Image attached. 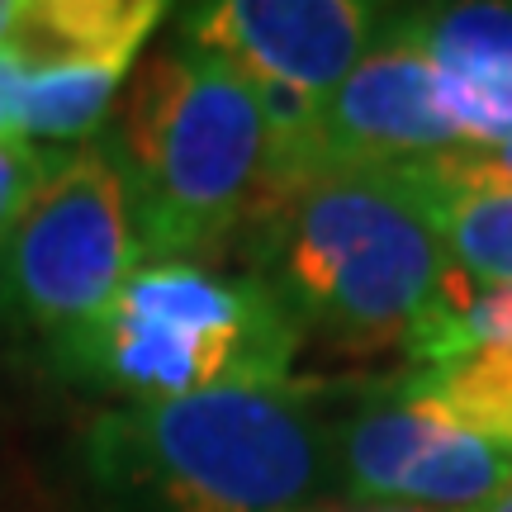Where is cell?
<instances>
[{
	"instance_id": "cell-1",
	"label": "cell",
	"mask_w": 512,
	"mask_h": 512,
	"mask_svg": "<svg viewBox=\"0 0 512 512\" xmlns=\"http://www.w3.org/2000/svg\"><path fill=\"white\" fill-rule=\"evenodd\" d=\"M233 261L304 342L337 356L408 351L460 275L394 166H313L285 181Z\"/></svg>"
},
{
	"instance_id": "cell-2",
	"label": "cell",
	"mask_w": 512,
	"mask_h": 512,
	"mask_svg": "<svg viewBox=\"0 0 512 512\" xmlns=\"http://www.w3.org/2000/svg\"><path fill=\"white\" fill-rule=\"evenodd\" d=\"M318 384L114 403L72 441V512H299L332 489Z\"/></svg>"
},
{
	"instance_id": "cell-3",
	"label": "cell",
	"mask_w": 512,
	"mask_h": 512,
	"mask_svg": "<svg viewBox=\"0 0 512 512\" xmlns=\"http://www.w3.org/2000/svg\"><path fill=\"white\" fill-rule=\"evenodd\" d=\"M105 147L124 176L143 261L219 271L285 185L261 95L181 34L128 76Z\"/></svg>"
},
{
	"instance_id": "cell-4",
	"label": "cell",
	"mask_w": 512,
	"mask_h": 512,
	"mask_svg": "<svg viewBox=\"0 0 512 512\" xmlns=\"http://www.w3.org/2000/svg\"><path fill=\"white\" fill-rule=\"evenodd\" d=\"M299 351V328L256 275L143 261L43 370L119 403H176L294 384Z\"/></svg>"
},
{
	"instance_id": "cell-5",
	"label": "cell",
	"mask_w": 512,
	"mask_h": 512,
	"mask_svg": "<svg viewBox=\"0 0 512 512\" xmlns=\"http://www.w3.org/2000/svg\"><path fill=\"white\" fill-rule=\"evenodd\" d=\"M138 266L143 242L105 138L62 147L0 252V332L43 366Z\"/></svg>"
},
{
	"instance_id": "cell-6",
	"label": "cell",
	"mask_w": 512,
	"mask_h": 512,
	"mask_svg": "<svg viewBox=\"0 0 512 512\" xmlns=\"http://www.w3.org/2000/svg\"><path fill=\"white\" fill-rule=\"evenodd\" d=\"M380 29L384 10L366 0H204L181 10L171 34L219 57L261 95L285 176L318 110L361 67Z\"/></svg>"
},
{
	"instance_id": "cell-7",
	"label": "cell",
	"mask_w": 512,
	"mask_h": 512,
	"mask_svg": "<svg viewBox=\"0 0 512 512\" xmlns=\"http://www.w3.org/2000/svg\"><path fill=\"white\" fill-rule=\"evenodd\" d=\"M332 484L356 503L484 512L512 489V446L460 427L399 384H370L328 418Z\"/></svg>"
},
{
	"instance_id": "cell-8",
	"label": "cell",
	"mask_w": 512,
	"mask_h": 512,
	"mask_svg": "<svg viewBox=\"0 0 512 512\" xmlns=\"http://www.w3.org/2000/svg\"><path fill=\"white\" fill-rule=\"evenodd\" d=\"M451 147H460V128L441 105L432 62L384 15L375 48L318 110L309 143L299 147L285 181L313 166H399Z\"/></svg>"
},
{
	"instance_id": "cell-9",
	"label": "cell",
	"mask_w": 512,
	"mask_h": 512,
	"mask_svg": "<svg viewBox=\"0 0 512 512\" xmlns=\"http://www.w3.org/2000/svg\"><path fill=\"white\" fill-rule=\"evenodd\" d=\"M418 48L441 86L460 143L494 147L512 138V5L465 0L394 10L389 19Z\"/></svg>"
},
{
	"instance_id": "cell-10",
	"label": "cell",
	"mask_w": 512,
	"mask_h": 512,
	"mask_svg": "<svg viewBox=\"0 0 512 512\" xmlns=\"http://www.w3.org/2000/svg\"><path fill=\"white\" fill-rule=\"evenodd\" d=\"M394 171L465 280L512 285V185L484 176L465 147L399 162Z\"/></svg>"
},
{
	"instance_id": "cell-11",
	"label": "cell",
	"mask_w": 512,
	"mask_h": 512,
	"mask_svg": "<svg viewBox=\"0 0 512 512\" xmlns=\"http://www.w3.org/2000/svg\"><path fill=\"white\" fill-rule=\"evenodd\" d=\"M171 15L162 0H24L0 57L15 72L110 67L128 72Z\"/></svg>"
},
{
	"instance_id": "cell-12",
	"label": "cell",
	"mask_w": 512,
	"mask_h": 512,
	"mask_svg": "<svg viewBox=\"0 0 512 512\" xmlns=\"http://www.w3.org/2000/svg\"><path fill=\"white\" fill-rule=\"evenodd\" d=\"M408 399L432 403L470 432L512 446V347H484L460 361L408 370L394 380Z\"/></svg>"
},
{
	"instance_id": "cell-13",
	"label": "cell",
	"mask_w": 512,
	"mask_h": 512,
	"mask_svg": "<svg viewBox=\"0 0 512 512\" xmlns=\"http://www.w3.org/2000/svg\"><path fill=\"white\" fill-rule=\"evenodd\" d=\"M53 166V147H34V143H0V252L5 242L15 238L24 209L34 200V190L43 185Z\"/></svg>"
},
{
	"instance_id": "cell-14",
	"label": "cell",
	"mask_w": 512,
	"mask_h": 512,
	"mask_svg": "<svg viewBox=\"0 0 512 512\" xmlns=\"http://www.w3.org/2000/svg\"><path fill=\"white\" fill-rule=\"evenodd\" d=\"M465 152H470V162H475L484 176L512 185V138L508 143H494V147H465Z\"/></svg>"
},
{
	"instance_id": "cell-15",
	"label": "cell",
	"mask_w": 512,
	"mask_h": 512,
	"mask_svg": "<svg viewBox=\"0 0 512 512\" xmlns=\"http://www.w3.org/2000/svg\"><path fill=\"white\" fill-rule=\"evenodd\" d=\"M15 67L0 57V143H15Z\"/></svg>"
},
{
	"instance_id": "cell-16",
	"label": "cell",
	"mask_w": 512,
	"mask_h": 512,
	"mask_svg": "<svg viewBox=\"0 0 512 512\" xmlns=\"http://www.w3.org/2000/svg\"><path fill=\"white\" fill-rule=\"evenodd\" d=\"M299 512H427V508H399V503H356V498H313Z\"/></svg>"
},
{
	"instance_id": "cell-17",
	"label": "cell",
	"mask_w": 512,
	"mask_h": 512,
	"mask_svg": "<svg viewBox=\"0 0 512 512\" xmlns=\"http://www.w3.org/2000/svg\"><path fill=\"white\" fill-rule=\"evenodd\" d=\"M19 5H24V0H0V48H5V38H10V29H15Z\"/></svg>"
},
{
	"instance_id": "cell-18",
	"label": "cell",
	"mask_w": 512,
	"mask_h": 512,
	"mask_svg": "<svg viewBox=\"0 0 512 512\" xmlns=\"http://www.w3.org/2000/svg\"><path fill=\"white\" fill-rule=\"evenodd\" d=\"M484 512H512V489H508V494H503V498H498V503H489V508H484Z\"/></svg>"
}]
</instances>
